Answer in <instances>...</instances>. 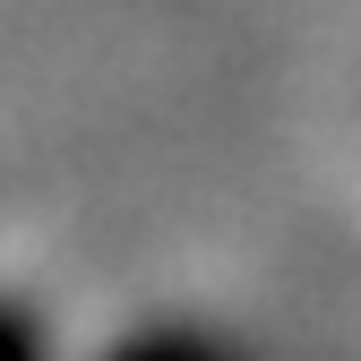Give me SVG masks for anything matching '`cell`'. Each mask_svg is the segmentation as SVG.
<instances>
[{"label":"cell","mask_w":361,"mask_h":361,"mask_svg":"<svg viewBox=\"0 0 361 361\" xmlns=\"http://www.w3.org/2000/svg\"><path fill=\"white\" fill-rule=\"evenodd\" d=\"M0 361H78V344L61 336V319L26 284H0Z\"/></svg>","instance_id":"obj_1"}]
</instances>
